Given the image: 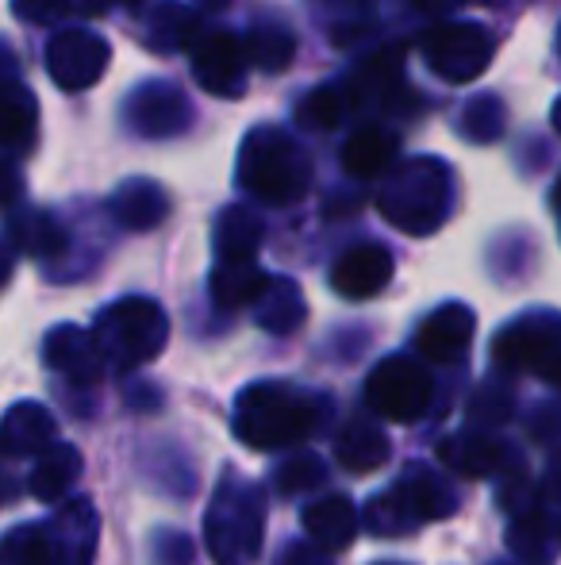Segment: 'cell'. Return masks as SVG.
I'll return each mask as SVG.
<instances>
[{"mask_svg":"<svg viewBox=\"0 0 561 565\" xmlns=\"http://www.w3.org/2000/svg\"><path fill=\"white\" fill-rule=\"evenodd\" d=\"M320 427V404L296 396L289 385H255L239 396L235 435L258 450L296 447Z\"/></svg>","mask_w":561,"mask_h":565,"instance_id":"6da1fadb","label":"cell"},{"mask_svg":"<svg viewBox=\"0 0 561 565\" xmlns=\"http://www.w3.org/2000/svg\"><path fill=\"white\" fill-rule=\"evenodd\" d=\"M431 373L412 358H385L366 381V396L377 416L416 424L431 404Z\"/></svg>","mask_w":561,"mask_h":565,"instance_id":"7a4b0ae2","label":"cell"},{"mask_svg":"<svg viewBox=\"0 0 561 565\" xmlns=\"http://www.w3.org/2000/svg\"><path fill=\"white\" fill-rule=\"evenodd\" d=\"M392 277V258L381 250V246H358V250L343 254L331 274V285H335L343 297L350 300H366L374 292H381Z\"/></svg>","mask_w":561,"mask_h":565,"instance_id":"3957f363","label":"cell"},{"mask_svg":"<svg viewBox=\"0 0 561 565\" xmlns=\"http://www.w3.org/2000/svg\"><path fill=\"white\" fill-rule=\"evenodd\" d=\"M496 358L504 365H511V370H527L547 381H561V347H554L542 331H508L496 342Z\"/></svg>","mask_w":561,"mask_h":565,"instance_id":"277c9868","label":"cell"},{"mask_svg":"<svg viewBox=\"0 0 561 565\" xmlns=\"http://www.w3.org/2000/svg\"><path fill=\"white\" fill-rule=\"evenodd\" d=\"M304 527L323 551H346L350 539L358 535V512L346 497H327L320 504H308Z\"/></svg>","mask_w":561,"mask_h":565,"instance_id":"5b68a950","label":"cell"},{"mask_svg":"<svg viewBox=\"0 0 561 565\" xmlns=\"http://www.w3.org/2000/svg\"><path fill=\"white\" fill-rule=\"evenodd\" d=\"M470 335H473V316L465 308H442L439 316H431L420 328L416 347L427 358H434V362H454V354H462L470 347Z\"/></svg>","mask_w":561,"mask_h":565,"instance_id":"8992f818","label":"cell"},{"mask_svg":"<svg viewBox=\"0 0 561 565\" xmlns=\"http://www.w3.org/2000/svg\"><path fill=\"white\" fill-rule=\"evenodd\" d=\"M54 424L43 408H31V404H20L12 408V416L0 427V447L8 454H35L43 443H51Z\"/></svg>","mask_w":561,"mask_h":565,"instance_id":"52a82bcc","label":"cell"},{"mask_svg":"<svg viewBox=\"0 0 561 565\" xmlns=\"http://www.w3.org/2000/svg\"><path fill=\"white\" fill-rule=\"evenodd\" d=\"M389 458V439L377 431L374 424H362L354 419L343 435H338V461L354 473H366V469H377Z\"/></svg>","mask_w":561,"mask_h":565,"instance_id":"ba28073f","label":"cell"},{"mask_svg":"<svg viewBox=\"0 0 561 565\" xmlns=\"http://www.w3.org/2000/svg\"><path fill=\"white\" fill-rule=\"evenodd\" d=\"M82 473V458H77L74 447H58L51 454H43V461L31 473V492L39 500H58L62 492L74 484V477Z\"/></svg>","mask_w":561,"mask_h":565,"instance_id":"9c48e42d","label":"cell"},{"mask_svg":"<svg viewBox=\"0 0 561 565\" xmlns=\"http://www.w3.org/2000/svg\"><path fill=\"white\" fill-rule=\"evenodd\" d=\"M442 461L465 477H485L500 461V447L488 439H446L442 443Z\"/></svg>","mask_w":561,"mask_h":565,"instance_id":"30bf717a","label":"cell"},{"mask_svg":"<svg viewBox=\"0 0 561 565\" xmlns=\"http://www.w3.org/2000/svg\"><path fill=\"white\" fill-rule=\"evenodd\" d=\"M389 154H392V139H389V135L362 131L358 139H350V147H346V170H350L354 178H374V173L385 170Z\"/></svg>","mask_w":561,"mask_h":565,"instance_id":"8fae6325","label":"cell"},{"mask_svg":"<svg viewBox=\"0 0 561 565\" xmlns=\"http://www.w3.org/2000/svg\"><path fill=\"white\" fill-rule=\"evenodd\" d=\"M0 565H51V539H46V531H15L0 546Z\"/></svg>","mask_w":561,"mask_h":565,"instance_id":"7c38bea8","label":"cell"},{"mask_svg":"<svg viewBox=\"0 0 561 565\" xmlns=\"http://www.w3.org/2000/svg\"><path fill=\"white\" fill-rule=\"evenodd\" d=\"M320 477H323V466L315 458H296L292 466H284L281 469V492H300V489H308V484H320Z\"/></svg>","mask_w":561,"mask_h":565,"instance_id":"4fadbf2b","label":"cell"}]
</instances>
